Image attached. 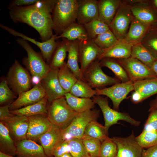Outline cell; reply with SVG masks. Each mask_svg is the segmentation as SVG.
I'll use <instances>...</instances> for the list:
<instances>
[{
	"mask_svg": "<svg viewBox=\"0 0 157 157\" xmlns=\"http://www.w3.org/2000/svg\"><path fill=\"white\" fill-rule=\"evenodd\" d=\"M68 141L70 148V153L73 157H90L82 139L73 138Z\"/></svg>",
	"mask_w": 157,
	"mask_h": 157,
	"instance_id": "cell-43",
	"label": "cell"
},
{
	"mask_svg": "<svg viewBox=\"0 0 157 157\" xmlns=\"http://www.w3.org/2000/svg\"><path fill=\"white\" fill-rule=\"evenodd\" d=\"M132 18L130 12L125 7H120L109 27L118 40H124Z\"/></svg>",
	"mask_w": 157,
	"mask_h": 157,
	"instance_id": "cell-17",
	"label": "cell"
},
{
	"mask_svg": "<svg viewBox=\"0 0 157 157\" xmlns=\"http://www.w3.org/2000/svg\"><path fill=\"white\" fill-rule=\"evenodd\" d=\"M136 140L143 148H148L157 145V130L144 131L137 137Z\"/></svg>",
	"mask_w": 157,
	"mask_h": 157,
	"instance_id": "cell-40",
	"label": "cell"
},
{
	"mask_svg": "<svg viewBox=\"0 0 157 157\" xmlns=\"http://www.w3.org/2000/svg\"><path fill=\"white\" fill-rule=\"evenodd\" d=\"M49 104L47 118L52 125L61 130L69 125L77 113L70 107L65 97L53 100Z\"/></svg>",
	"mask_w": 157,
	"mask_h": 157,
	"instance_id": "cell-3",
	"label": "cell"
},
{
	"mask_svg": "<svg viewBox=\"0 0 157 157\" xmlns=\"http://www.w3.org/2000/svg\"><path fill=\"white\" fill-rule=\"evenodd\" d=\"M0 151L14 156L17 155L16 143L11 136L9 131L3 122H0Z\"/></svg>",
	"mask_w": 157,
	"mask_h": 157,
	"instance_id": "cell-28",
	"label": "cell"
},
{
	"mask_svg": "<svg viewBox=\"0 0 157 157\" xmlns=\"http://www.w3.org/2000/svg\"><path fill=\"white\" fill-rule=\"evenodd\" d=\"M92 100L100 108L103 114L104 125L107 130L112 125L119 124V120L125 121L135 126H139L140 122L131 117L127 113L121 112L110 108L108 98L100 95H95Z\"/></svg>",
	"mask_w": 157,
	"mask_h": 157,
	"instance_id": "cell-7",
	"label": "cell"
},
{
	"mask_svg": "<svg viewBox=\"0 0 157 157\" xmlns=\"http://www.w3.org/2000/svg\"><path fill=\"white\" fill-rule=\"evenodd\" d=\"M98 19V1L77 0V20L82 25Z\"/></svg>",
	"mask_w": 157,
	"mask_h": 157,
	"instance_id": "cell-19",
	"label": "cell"
},
{
	"mask_svg": "<svg viewBox=\"0 0 157 157\" xmlns=\"http://www.w3.org/2000/svg\"><path fill=\"white\" fill-rule=\"evenodd\" d=\"M111 138L117 147L115 157H142L143 149L137 142L133 131L126 137H115Z\"/></svg>",
	"mask_w": 157,
	"mask_h": 157,
	"instance_id": "cell-13",
	"label": "cell"
},
{
	"mask_svg": "<svg viewBox=\"0 0 157 157\" xmlns=\"http://www.w3.org/2000/svg\"><path fill=\"white\" fill-rule=\"evenodd\" d=\"M153 4L155 12L157 15V0H154L153 1Z\"/></svg>",
	"mask_w": 157,
	"mask_h": 157,
	"instance_id": "cell-55",
	"label": "cell"
},
{
	"mask_svg": "<svg viewBox=\"0 0 157 157\" xmlns=\"http://www.w3.org/2000/svg\"><path fill=\"white\" fill-rule=\"evenodd\" d=\"M29 126L26 139L35 141L47 131L52 124L48 119L47 115H38L28 117Z\"/></svg>",
	"mask_w": 157,
	"mask_h": 157,
	"instance_id": "cell-18",
	"label": "cell"
},
{
	"mask_svg": "<svg viewBox=\"0 0 157 157\" xmlns=\"http://www.w3.org/2000/svg\"><path fill=\"white\" fill-rule=\"evenodd\" d=\"M70 148L68 141L63 140L59 142L54 148L53 157H59L65 154L70 153Z\"/></svg>",
	"mask_w": 157,
	"mask_h": 157,
	"instance_id": "cell-47",
	"label": "cell"
},
{
	"mask_svg": "<svg viewBox=\"0 0 157 157\" xmlns=\"http://www.w3.org/2000/svg\"><path fill=\"white\" fill-rule=\"evenodd\" d=\"M133 45L124 40H118L113 46L104 51L99 60L105 58L118 59L128 58L131 57V49Z\"/></svg>",
	"mask_w": 157,
	"mask_h": 157,
	"instance_id": "cell-23",
	"label": "cell"
},
{
	"mask_svg": "<svg viewBox=\"0 0 157 157\" xmlns=\"http://www.w3.org/2000/svg\"><path fill=\"white\" fill-rule=\"evenodd\" d=\"M131 100L134 104L138 103L144 100L142 95L138 92L134 91L131 96Z\"/></svg>",
	"mask_w": 157,
	"mask_h": 157,
	"instance_id": "cell-51",
	"label": "cell"
},
{
	"mask_svg": "<svg viewBox=\"0 0 157 157\" xmlns=\"http://www.w3.org/2000/svg\"><path fill=\"white\" fill-rule=\"evenodd\" d=\"M60 38H65L69 41L83 40L89 38L83 25L76 22L70 25L60 34L57 36L56 40Z\"/></svg>",
	"mask_w": 157,
	"mask_h": 157,
	"instance_id": "cell-29",
	"label": "cell"
},
{
	"mask_svg": "<svg viewBox=\"0 0 157 157\" xmlns=\"http://www.w3.org/2000/svg\"></svg>",
	"mask_w": 157,
	"mask_h": 157,
	"instance_id": "cell-58",
	"label": "cell"
},
{
	"mask_svg": "<svg viewBox=\"0 0 157 157\" xmlns=\"http://www.w3.org/2000/svg\"><path fill=\"white\" fill-rule=\"evenodd\" d=\"M58 78L61 86L66 93L70 92L72 88L78 80L66 63L59 69Z\"/></svg>",
	"mask_w": 157,
	"mask_h": 157,
	"instance_id": "cell-35",
	"label": "cell"
},
{
	"mask_svg": "<svg viewBox=\"0 0 157 157\" xmlns=\"http://www.w3.org/2000/svg\"><path fill=\"white\" fill-rule=\"evenodd\" d=\"M62 39L61 41L58 42L49 63L51 69H59L65 63V60L67 52V40L65 38Z\"/></svg>",
	"mask_w": 157,
	"mask_h": 157,
	"instance_id": "cell-33",
	"label": "cell"
},
{
	"mask_svg": "<svg viewBox=\"0 0 157 157\" xmlns=\"http://www.w3.org/2000/svg\"><path fill=\"white\" fill-rule=\"evenodd\" d=\"M56 0H39L35 4L15 6L9 10L10 19L15 23L27 24L39 33L42 42L53 35L52 12Z\"/></svg>",
	"mask_w": 157,
	"mask_h": 157,
	"instance_id": "cell-1",
	"label": "cell"
},
{
	"mask_svg": "<svg viewBox=\"0 0 157 157\" xmlns=\"http://www.w3.org/2000/svg\"><path fill=\"white\" fill-rule=\"evenodd\" d=\"M53 30L57 36L77 19V0H56L52 12Z\"/></svg>",
	"mask_w": 157,
	"mask_h": 157,
	"instance_id": "cell-2",
	"label": "cell"
},
{
	"mask_svg": "<svg viewBox=\"0 0 157 157\" xmlns=\"http://www.w3.org/2000/svg\"><path fill=\"white\" fill-rule=\"evenodd\" d=\"M0 27L10 34L15 37H19L23 39L33 43L39 48L44 59L49 63L52 56L58 45V42L56 41L57 35H53L47 41L40 42L36 41L34 39L30 38L24 34L17 31L13 28L1 24Z\"/></svg>",
	"mask_w": 157,
	"mask_h": 157,
	"instance_id": "cell-12",
	"label": "cell"
},
{
	"mask_svg": "<svg viewBox=\"0 0 157 157\" xmlns=\"http://www.w3.org/2000/svg\"><path fill=\"white\" fill-rule=\"evenodd\" d=\"M16 41L27 53V57L23 59V64L30 71L32 76L37 78L40 81L50 69L49 65L45 62L42 57L33 49L27 41L20 38Z\"/></svg>",
	"mask_w": 157,
	"mask_h": 157,
	"instance_id": "cell-4",
	"label": "cell"
},
{
	"mask_svg": "<svg viewBox=\"0 0 157 157\" xmlns=\"http://www.w3.org/2000/svg\"><path fill=\"white\" fill-rule=\"evenodd\" d=\"M18 157H48L42 146L35 141L26 139L15 143Z\"/></svg>",
	"mask_w": 157,
	"mask_h": 157,
	"instance_id": "cell-21",
	"label": "cell"
},
{
	"mask_svg": "<svg viewBox=\"0 0 157 157\" xmlns=\"http://www.w3.org/2000/svg\"><path fill=\"white\" fill-rule=\"evenodd\" d=\"M10 104H9L0 107V121H2L14 115L10 113L9 109Z\"/></svg>",
	"mask_w": 157,
	"mask_h": 157,
	"instance_id": "cell-49",
	"label": "cell"
},
{
	"mask_svg": "<svg viewBox=\"0 0 157 157\" xmlns=\"http://www.w3.org/2000/svg\"><path fill=\"white\" fill-rule=\"evenodd\" d=\"M120 5L118 0L98 1V19L109 26Z\"/></svg>",
	"mask_w": 157,
	"mask_h": 157,
	"instance_id": "cell-22",
	"label": "cell"
},
{
	"mask_svg": "<svg viewBox=\"0 0 157 157\" xmlns=\"http://www.w3.org/2000/svg\"><path fill=\"white\" fill-rule=\"evenodd\" d=\"M99 61L93 63L83 74L84 80L92 88L101 89L108 85L120 83L116 78L109 76L102 70Z\"/></svg>",
	"mask_w": 157,
	"mask_h": 157,
	"instance_id": "cell-8",
	"label": "cell"
},
{
	"mask_svg": "<svg viewBox=\"0 0 157 157\" xmlns=\"http://www.w3.org/2000/svg\"><path fill=\"white\" fill-rule=\"evenodd\" d=\"M59 157H73L70 153H67L64 154Z\"/></svg>",
	"mask_w": 157,
	"mask_h": 157,
	"instance_id": "cell-56",
	"label": "cell"
},
{
	"mask_svg": "<svg viewBox=\"0 0 157 157\" xmlns=\"http://www.w3.org/2000/svg\"><path fill=\"white\" fill-rule=\"evenodd\" d=\"M95 90L96 95H103L110 98L114 109L118 111L121 102L127 98L130 92L134 90L133 82L130 80L116 83L109 87Z\"/></svg>",
	"mask_w": 157,
	"mask_h": 157,
	"instance_id": "cell-11",
	"label": "cell"
},
{
	"mask_svg": "<svg viewBox=\"0 0 157 157\" xmlns=\"http://www.w3.org/2000/svg\"><path fill=\"white\" fill-rule=\"evenodd\" d=\"M79 61L80 69L83 74L94 62L99 60L104 50L99 48L92 39L78 41Z\"/></svg>",
	"mask_w": 157,
	"mask_h": 157,
	"instance_id": "cell-10",
	"label": "cell"
},
{
	"mask_svg": "<svg viewBox=\"0 0 157 157\" xmlns=\"http://www.w3.org/2000/svg\"><path fill=\"white\" fill-rule=\"evenodd\" d=\"M6 80L9 86L18 95L30 90L32 82L28 72L16 60L10 67Z\"/></svg>",
	"mask_w": 157,
	"mask_h": 157,
	"instance_id": "cell-6",
	"label": "cell"
},
{
	"mask_svg": "<svg viewBox=\"0 0 157 157\" xmlns=\"http://www.w3.org/2000/svg\"><path fill=\"white\" fill-rule=\"evenodd\" d=\"M99 115V110L97 109L77 113L69 125L61 130L63 140L69 141L73 138L82 139L88 124L92 121L97 120Z\"/></svg>",
	"mask_w": 157,
	"mask_h": 157,
	"instance_id": "cell-5",
	"label": "cell"
},
{
	"mask_svg": "<svg viewBox=\"0 0 157 157\" xmlns=\"http://www.w3.org/2000/svg\"><path fill=\"white\" fill-rule=\"evenodd\" d=\"M142 157H157V145L146 149H143Z\"/></svg>",
	"mask_w": 157,
	"mask_h": 157,
	"instance_id": "cell-50",
	"label": "cell"
},
{
	"mask_svg": "<svg viewBox=\"0 0 157 157\" xmlns=\"http://www.w3.org/2000/svg\"><path fill=\"white\" fill-rule=\"evenodd\" d=\"M133 85L134 91L139 93L144 100L157 94V78L137 81Z\"/></svg>",
	"mask_w": 157,
	"mask_h": 157,
	"instance_id": "cell-31",
	"label": "cell"
},
{
	"mask_svg": "<svg viewBox=\"0 0 157 157\" xmlns=\"http://www.w3.org/2000/svg\"><path fill=\"white\" fill-rule=\"evenodd\" d=\"M150 108L149 111H150L157 109V97L151 101L149 104Z\"/></svg>",
	"mask_w": 157,
	"mask_h": 157,
	"instance_id": "cell-52",
	"label": "cell"
},
{
	"mask_svg": "<svg viewBox=\"0 0 157 157\" xmlns=\"http://www.w3.org/2000/svg\"><path fill=\"white\" fill-rule=\"evenodd\" d=\"M83 143L90 157H98L101 142L92 138L84 136Z\"/></svg>",
	"mask_w": 157,
	"mask_h": 157,
	"instance_id": "cell-41",
	"label": "cell"
},
{
	"mask_svg": "<svg viewBox=\"0 0 157 157\" xmlns=\"http://www.w3.org/2000/svg\"><path fill=\"white\" fill-rule=\"evenodd\" d=\"M133 82L147 79L157 78L151 69L138 59L130 57L117 60Z\"/></svg>",
	"mask_w": 157,
	"mask_h": 157,
	"instance_id": "cell-9",
	"label": "cell"
},
{
	"mask_svg": "<svg viewBox=\"0 0 157 157\" xmlns=\"http://www.w3.org/2000/svg\"><path fill=\"white\" fill-rule=\"evenodd\" d=\"M151 69L157 77V58L153 64Z\"/></svg>",
	"mask_w": 157,
	"mask_h": 157,
	"instance_id": "cell-53",
	"label": "cell"
},
{
	"mask_svg": "<svg viewBox=\"0 0 157 157\" xmlns=\"http://www.w3.org/2000/svg\"><path fill=\"white\" fill-rule=\"evenodd\" d=\"M131 57L138 59L150 68L157 58L152 53L140 43L133 45Z\"/></svg>",
	"mask_w": 157,
	"mask_h": 157,
	"instance_id": "cell-30",
	"label": "cell"
},
{
	"mask_svg": "<svg viewBox=\"0 0 157 157\" xmlns=\"http://www.w3.org/2000/svg\"><path fill=\"white\" fill-rule=\"evenodd\" d=\"M0 157H15L14 156H11L4 153L1 151H0Z\"/></svg>",
	"mask_w": 157,
	"mask_h": 157,
	"instance_id": "cell-54",
	"label": "cell"
},
{
	"mask_svg": "<svg viewBox=\"0 0 157 157\" xmlns=\"http://www.w3.org/2000/svg\"><path fill=\"white\" fill-rule=\"evenodd\" d=\"M59 69H51L40 81L45 92L48 102L65 97L66 93L61 86L58 78Z\"/></svg>",
	"mask_w": 157,
	"mask_h": 157,
	"instance_id": "cell-14",
	"label": "cell"
},
{
	"mask_svg": "<svg viewBox=\"0 0 157 157\" xmlns=\"http://www.w3.org/2000/svg\"><path fill=\"white\" fill-rule=\"evenodd\" d=\"M69 92L75 96L85 98H91L96 94L95 90L93 89L84 81L80 79L78 80Z\"/></svg>",
	"mask_w": 157,
	"mask_h": 157,
	"instance_id": "cell-37",
	"label": "cell"
},
{
	"mask_svg": "<svg viewBox=\"0 0 157 157\" xmlns=\"http://www.w3.org/2000/svg\"><path fill=\"white\" fill-rule=\"evenodd\" d=\"M108 131L104 126L98 122L97 120H94L90 122L87 125L84 136L92 138L102 142L108 137Z\"/></svg>",
	"mask_w": 157,
	"mask_h": 157,
	"instance_id": "cell-36",
	"label": "cell"
},
{
	"mask_svg": "<svg viewBox=\"0 0 157 157\" xmlns=\"http://www.w3.org/2000/svg\"><path fill=\"white\" fill-rule=\"evenodd\" d=\"M89 39H93L98 35L110 29L109 26L98 19L83 25Z\"/></svg>",
	"mask_w": 157,
	"mask_h": 157,
	"instance_id": "cell-38",
	"label": "cell"
},
{
	"mask_svg": "<svg viewBox=\"0 0 157 157\" xmlns=\"http://www.w3.org/2000/svg\"><path fill=\"white\" fill-rule=\"evenodd\" d=\"M144 45L157 58V30H153L144 42Z\"/></svg>",
	"mask_w": 157,
	"mask_h": 157,
	"instance_id": "cell-45",
	"label": "cell"
},
{
	"mask_svg": "<svg viewBox=\"0 0 157 157\" xmlns=\"http://www.w3.org/2000/svg\"><path fill=\"white\" fill-rule=\"evenodd\" d=\"M39 0H13L11 1L8 5V9L10 10L15 6H23L35 4Z\"/></svg>",
	"mask_w": 157,
	"mask_h": 157,
	"instance_id": "cell-48",
	"label": "cell"
},
{
	"mask_svg": "<svg viewBox=\"0 0 157 157\" xmlns=\"http://www.w3.org/2000/svg\"><path fill=\"white\" fill-rule=\"evenodd\" d=\"M156 29L157 30V28H156Z\"/></svg>",
	"mask_w": 157,
	"mask_h": 157,
	"instance_id": "cell-57",
	"label": "cell"
},
{
	"mask_svg": "<svg viewBox=\"0 0 157 157\" xmlns=\"http://www.w3.org/2000/svg\"><path fill=\"white\" fill-rule=\"evenodd\" d=\"M149 112L150 113L144 124L143 130H157V109Z\"/></svg>",
	"mask_w": 157,
	"mask_h": 157,
	"instance_id": "cell-46",
	"label": "cell"
},
{
	"mask_svg": "<svg viewBox=\"0 0 157 157\" xmlns=\"http://www.w3.org/2000/svg\"><path fill=\"white\" fill-rule=\"evenodd\" d=\"M63 140L61 130L53 125L38 139L48 157H53V153L54 148Z\"/></svg>",
	"mask_w": 157,
	"mask_h": 157,
	"instance_id": "cell-20",
	"label": "cell"
},
{
	"mask_svg": "<svg viewBox=\"0 0 157 157\" xmlns=\"http://www.w3.org/2000/svg\"><path fill=\"white\" fill-rule=\"evenodd\" d=\"M47 97L40 82L36 84L31 89L18 95L17 98L10 104L9 109L12 110L34 104Z\"/></svg>",
	"mask_w": 157,
	"mask_h": 157,
	"instance_id": "cell-15",
	"label": "cell"
},
{
	"mask_svg": "<svg viewBox=\"0 0 157 157\" xmlns=\"http://www.w3.org/2000/svg\"><path fill=\"white\" fill-rule=\"evenodd\" d=\"M48 99L45 97L41 100L31 105L22 108L10 110L11 114L29 117L38 115L47 114Z\"/></svg>",
	"mask_w": 157,
	"mask_h": 157,
	"instance_id": "cell-26",
	"label": "cell"
},
{
	"mask_svg": "<svg viewBox=\"0 0 157 157\" xmlns=\"http://www.w3.org/2000/svg\"><path fill=\"white\" fill-rule=\"evenodd\" d=\"M101 67L108 68L114 74L116 78L122 83L130 81L126 71L113 58H105L99 61Z\"/></svg>",
	"mask_w": 157,
	"mask_h": 157,
	"instance_id": "cell-34",
	"label": "cell"
},
{
	"mask_svg": "<svg viewBox=\"0 0 157 157\" xmlns=\"http://www.w3.org/2000/svg\"><path fill=\"white\" fill-rule=\"evenodd\" d=\"M1 122L8 129L11 136L15 143L26 139L29 126L28 117L14 115Z\"/></svg>",
	"mask_w": 157,
	"mask_h": 157,
	"instance_id": "cell-16",
	"label": "cell"
},
{
	"mask_svg": "<svg viewBox=\"0 0 157 157\" xmlns=\"http://www.w3.org/2000/svg\"><path fill=\"white\" fill-rule=\"evenodd\" d=\"M131 11L134 17L151 27L157 24V15L154 10L149 8L133 6Z\"/></svg>",
	"mask_w": 157,
	"mask_h": 157,
	"instance_id": "cell-32",
	"label": "cell"
},
{
	"mask_svg": "<svg viewBox=\"0 0 157 157\" xmlns=\"http://www.w3.org/2000/svg\"><path fill=\"white\" fill-rule=\"evenodd\" d=\"M65 97L70 107L78 113L93 109L95 104L91 98L79 97L66 93Z\"/></svg>",
	"mask_w": 157,
	"mask_h": 157,
	"instance_id": "cell-27",
	"label": "cell"
},
{
	"mask_svg": "<svg viewBox=\"0 0 157 157\" xmlns=\"http://www.w3.org/2000/svg\"><path fill=\"white\" fill-rule=\"evenodd\" d=\"M16 96L9 87L6 80L3 79L0 83V104L8 102Z\"/></svg>",
	"mask_w": 157,
	"mask_h": 157,
	"instance_id": "cell-44",
	"label": "cell"
},
{
	"mask_svg": "<svg viewBox=\"0 0 157 157\" xmlns=\"http://www.w3.org/2000/svg\"><path fill=\"white\" fill-rule=\"evenodd\" d=\"M117 153L116 144L108 137L101 142L98 157H115Z\"/></svg>",
	"mask_w": 157,
	"mask_h": 157,
	"instance_id": "cell-42",
	"label": "cell"
},
{
	"mask_svg": "<svg viewBox=\"0 0 157 157\" xmlns=\"http://www.w3.org/2000/svg\"><path fill=\"white\" fill-rule=\"evenodd\" d=\"M67 40L68 55L67 65L78 79L84 81L83 75L78 63L79 61L78 41Z\"/></svg>",
	"mask_w": 157,
	"mask_h": 157,
	"instance_id": "cell-24",
	"label": "cell"
},
{
	"mask_svg": "<svg viewBox=\"0 0 157 157\" xmlns=\"http://www.w3.org/2000/svg\"><path fill=\"white\" fill-rule=\"evenodd\" d=\"M151 27L150 25L134 18L132 19L130 29L124 40L133 45L139 43L147 31Z\"/></svg>",
	"mask_w": 157,
	"mask_h": 157,
	"instance_id": "cell-25",
	"label": "cell"
},
{
	"mask_svg": "<svg viewBox=\"0 0 157 157\" xmlns=\"http://www.w3.org/2000/svg\"><path fill=\"white\" fill-rule=\"evenodd\" d=\"M92 40L97 45L104 50L110 48L118 40L110 29L98 35Z\"/></svg>",
	"mask_w": 157,
	"mask_h": 157,
	"instance_id": "cell-39",
	"label": "cell"
}]
</instances>
